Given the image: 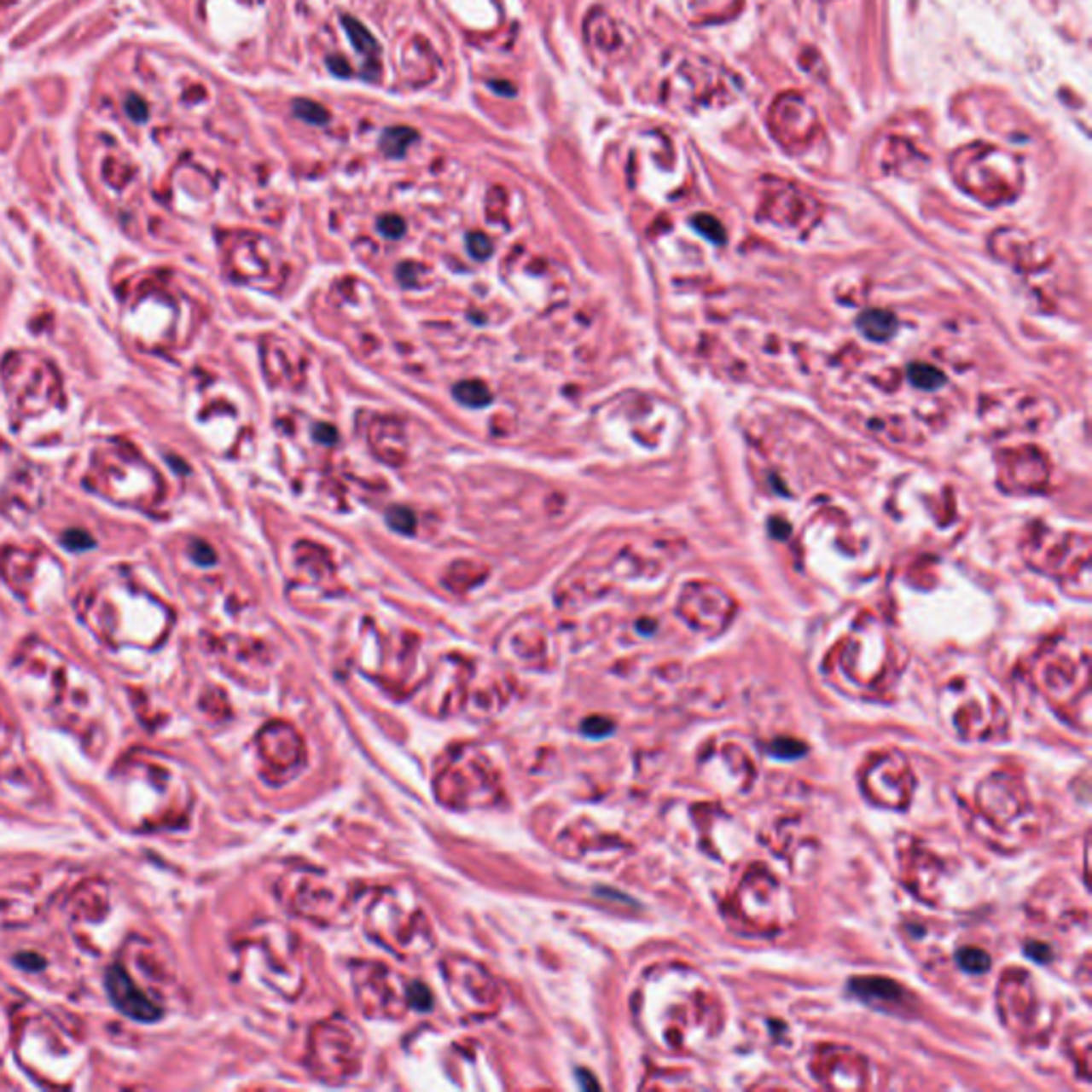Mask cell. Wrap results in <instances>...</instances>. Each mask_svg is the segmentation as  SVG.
<instances>
[{
	"instance_id": "cell-23",
	"label": "cell",
	"mask_w": 1092,
	"mask_h": 1092,
	"mask_svg": "<svg viewBox=\"0 0 1092 1092\" xmlns=\"http://www.w3.org/2000/svg\"><path fill=\"white\" fill-rule=\"evenodd\" d=\"M909 375H911V380H913V384H915V386L928 388V391H932V388L941 386V382L945 380V378H943L941 371L932 369L930 365H913V369L909 371Z\"/></svg>"
},
{
	"instance_id": "cell-18",
	"label": "cell",
	"mask_w": 1092,
	"mask_h": 1092,
	"mask_svg": "<svg viewBox=\"0 0 1092 1092\" xmlns=\"http://www.w3.org/2000/svg\"><path fill=\"white\" fill-rule=\"evenodd\" d=\"M418 139V132L410 126H392L382 132L380 148L388 158H399L408 152L410 145Z\"/></svg>"
},
{
	"instance_id": "cell-16",
	"label": "cell",
	"mask_w": 1092,
	"mask_h": 1092,
	"mask_svg": "<svg viewBox=\"0 0 1092 1092\" xmlns=\"http://www.w3.org/2000/svg\"><path fill=\"white\" fill-rule=\"evenodd\" d=\"M851 992H856L857 996H862L864 1001L881 998V1001L892 1002L900 996V988L894 984V981L879 979V977H864V979L851 981Z\"/></svg>"
},
{
	"instance_id": "cell-24",
	"label": "cell",
	"mask_w": 1092,
	"mask_h": 1092,
	"mask_svg": "<svg viewBox=\"0 0 1092 1092\" xmlns=\"http://www.w3.org/2000/svg\"><path fill=\"white\" fill-rule=\"evenodd\" d=\"M386 520L388 525L399 533H412L414 525H416V519H414V514L408 510V508H392V510L388 512Z\"/></svg>"
},
{
	"instance_id": "cell-25",
	"label": "cell",
	"mask_w": 1092,
	"mask_h": 1092,
	"mask_svg": "<svg viewBox=\"0 0 1092 1092\" xmlns=\"http://www.w3.org/2000/svg\"><path fill=\"white\" fill-rule=\"evenodd\" d=\"M802 753H804V745L792 741V738H781V741H775L770 745V755H775V758H781V759L800 758Z\"/></svg>"
},
{
	"instance_id": "cell-36",
	"label": "cell",
	"mask_w": 1092,
	"mask_h": 1092,
	"mask_svg": "<svg viewBox=\"0 0 1092 1092\" xmlns=\"http://www.w3.org/2000/svg\"><path fill=\"white\" fill-rule=\"evenodd\" d=\"M506 85L508 81H491V88H493L495 92H502V94L506 92L508 96H512V94H514V88H506Z\"/></svg>"
},
{
	"instance_id": "cell-28",
	"label": "cell",
	"mask_w": 1092,
	"mask_h": 1092,
	"mask_svg": "<svg viewBox=\"0 0 1092 1092\" xmlns=\"http://www.w3.org/2000/svg\"><path fill=\"white\" fill-rule=\"evenodd\" d=\"M378 229H380V233L384 235V237L397 239V237H401V235H404L405 222L401 220L399 216H395V213H386V216H382L378 220Z\"/></svg>"
},
{
	"instance_id": "cell-19",
	"label": "cell",
	"mask_w": 1092,
	"mask_h": 1092,
	"mask_svg": "<svg viewBox=\"0 0 1092 1092\" xmlns=\"http://www.w3.org/2000/svg\"><path fill=\"white\" fill-rule=\"evenodd\" d=\"M452 395H455V399L459 404L469 405V408H485L493 399L486 384L480 382V380H463V382H459L452 388Z\"/></svg>"
},
{
	"instance_id": "cell-14",
	"label": "cell",
	"mask_w": 1092,
	"mask_h": 1092,
	"mask_svg": "<svg viewBox=\"0 0 1092 1092\" xmlns=\"http://www.w3.org/2000/svg\"><path fill=\"white\" fill-rule=\"evenodd\" d=\"M107 992H109L113 1005L128 1018L139 1019V1022H154L162 1015L160 1001L149 990L136 984L119 962H115L107 973Z\"/></svg>"
},
{
	"instance_id": "cell-15",
	"label": "cell",
	"mask_w": 1092,
	"mask_h": 1092,
	"mask_svg": "<svg viewBox=\"0 0 1092 1092\" xmlns=\"http://www.w3.org/2000/svg\"><path fill=\"white\" fill-rule=\"evenodd\" d=\"M34 768L37 766H32L17 751H3L0 753V787L15 798H32L41 785Z\"/></svg>"
},
{
	"instance_id": "cell-33",
	"label": "cell",
	"mask_w": 1092,
	"mask_h": 1092,
	"mask_svg": "<svg viewBox=\"0 0 1092 1092\" xmlns=\"http://www.w3.org/2000/svg\"><path fill=\"white\" fill-rule=\"evenodd\" d=\"M327 64L331 67V71L335 73V75H340V77H348L350 75L348 62H346L344 58H340V55H333V58H328Z\"/></svg>"
},
{
	"instance_id": "cell-4",
	"label": "cell",
	"mask_w": 1092,
	"mask_h": 1092,
	"mask_svg": "<svg viewBox=\"0 0 1092 1092\" xmlns=\"http://www.w3.org/2000/svg\"><path fill=\"white\" fill-rule=\"evenodd\" d=\"M85 485L105 497L128 502L132 506L156 502L162 493V480L156 468L145 463L139 450L124 442L96 450Z\"/></svg>"
},
{
	"instance_id": "cell-11",
	"label": "cell",
	"mask_w": 1092,
	"mask_h": 1092,
	"mask_svg": "<svg viewBox=\"0 0 1092 1092\" xmlns=\"http://www.w3.org/2000/svg\"><path fill=\"white\" fill-rule=\"evenodd\" d=\"M444 977L450 988V996H455L461 1009H468L469 1014H486L495 1009L493 1005L499 998L497 984L476 962L463 958L446 960Z\"/></svg>"
},
{
	"instance_id": "cell-13",
	"label": "cell",
	"mask_w": 1092,
	"mask_h": 1092,
	"mask_svg": "<svg viewBox=\"0 0 1092 1092\" xmlns=\"http://www.w3.org/2000/svg\"><path fill=\"white\" fill-rule=\"evenodd\" d=\"M489 768V764L478 762L469 755L461 762L450 764L438 781L439 798L446 800L444 804L468 806L489 800L491 789L497 787Z\"/></svg>"
},
{
	"instance_id": "cell-2",
	"label": "cell",
	"mask_w": 1092,
	"mask_h": 1092,
	"mask_svg": "<svg viewBox=\"0 0 1092 1092\" xmlns=\"http://www.w3.org/2000/svg\"><path fill=\"white\" fill-rule=\"evenodd\" d=\"M85 619L113 647H156L169 630V610L143 591L124 584L101 587L88 597Z\"/></svg>"
},
{
	"instance_id": "cell-6",
	"label": "cell",
	"mask_w": 1092,
	"mask_h": 1092,
	"mask_svg": "<svg viewBox=\"0 0 1092 1092\" xmlns=\"http://www.w3.org/2000/svg\"><path fill=\"white\" fill-rule=\"evenodd\" d=\"M68 1041L71 1037L64 1035L58 1024L49 1022L45 1015H38L20 1024L15 1049L24 1065L37 1077L55 1083V1073L62 1079L71 1077L81 1060L77 1043H68Z\"/></svg>"
},
{
	"instance_id": "cell-10",
	"label": "cell",
	"mask_w": 1092,
	"mask_h": 1092,
	"mask_svg": "<svg viewBox=\"0 0 1092 1092\" xmlns=\"http://www.w3.org/2000/svg\"><path fill=\"white\" fill-rule=\"evenodd\" d=\"M256 746H258L264 779L271 783H286L301 770L305 762V746L301 736L288 723L273 721L260 729Z\"/></svg>"
},
{
	"instance_id": "cell-1",
	"label": "cell",
	"mask_w": 1092,
	"mask_h": 1092,
	"mask_svg": "<svg viewBox=\"0 0 1092 1092\" xmlns=\"http://www.w3.org/2000/svg\"><path fill=\"white\" fill-rule=\"evenodd\" d=\"M15 665H20L24 681L37 682L34 695L41 698L45 711L77 732L84 742L92 746L94 738L105 734V695L88 672L41 642L26 644Z\"/></svg>"
},
{
	"instance_id": "cell-32",
	"label": "cell",
	"mask_w": 1092,
	"mask_h": 1092,
	"mask_svg": "<svg viewBox=\"0 0 1092 1092\" xmlns=\"http://www.w3.org/2000/svg\"><path fill=\"white\" fill-rule=\"evenodd\" d=\"M126 109L132 115V119H145V115H148V107L143 105L141 98H128Z\"/></svg>"
},
{
	"instance_id": "cell-5",
	"label": "cell",
	"mask_w": 1092,
	"mask_h": 1092,
	"mask_svg": "<svg viewBox=\"0 0 1092 1092\" xmlns=\"http://www.w3.org/2000/svg\"><path fill=\"white\" fill-rule=\"evenodd\" d=\"M3 380L15 416H43L51 410L64 408L58 371L37 354H7L3 363Z\"/></svg>"
},
{
	"instance_id": "cell-27",
	"label": "cell",
	"mask_w": 1092,
	"mask_h": 1092,
	"mask_svg": "<svg viewBox=\"0 0 1092 1092\" xmlns=\"http://www.w3.org/2000/svg\"><path fill=\"white\" fill-rule=\"evenodd\" d=\"M62 544L71 550H85V549H92L94 540L88 531L84 529H71L62 536Z\"/></svg>"
},
{
	"instance_id": "cell-8",
	"label": "cell",
	"mask_w": 1092,
	"mask_h": 1092,
	"mask_svg": "<svg viewBox=\"0 0 1092 1092\" xmlns=\"http://www.w3.org/2000/svg\"><path fill=\"white\" fill-rule=\"evenodd\" d=\"M354 985L361 1009L369 1015H399L405 1007L427 1009L429 1005L421 1001V996H429L425 985H404L391 968L380 964H363L361 971L354 973Z\"/></svg>"
},
{
	"instance_id": "cell-3",
	"label": "cell",
	"mask_w": 1092,
	"mask_h": 1092,
	"mask_svg": "<svg viewBox=\"0 0 1092 1092\" xmlns=\"http://www.w3.org/2000/svg\"><path fill=\"white\" fill-rule=\"evenodd\" d=\"M118 770L126 809L141 828H175L190 809L188 783L169 764L132 755Z\"/></svg>"
},
{
	"instance_id": "cell-9",
	"label": "cell",
	"mask_w": 1092,
	"mask_h": 1092,
	"mask_svg": "<svg viewBox=\"0 0 1092 1092\" xmlns=\"http://www.w3.org/2000/svg\"><path fill=\"white\" fill-rule=\"evenodd\" d=\"M361 1032L346 1019L320 1024L311 1035V1060L320 1077L328 1082L352 1077L361 1066Z\"/></svg>"
},
{
	"instance_id": "cell-37",
	"label": "cell",
	"mask_w": 1092,
	"mask_h": 1092,
	"mask_svg": "<svg viewBox=\"0 0 1092 1092\" xmlns=\"http://www.w3.org/2000/svg\"><path fill=\"white\" fill-rule=\"evenodd\" d=\"M0 723H3V712H0Z\"/></svg>"
},
{
	"instance_id": "cell-20",
	"label": "cell",
	"mask_w": 1092,
	"mask_h": 1092,
	"mask_svg": "<svg viewBox=\"0 0 1092 1092\" xmlns=\"http://www.w3.org/2000/svg\"><path fill=\"white\" fill-rule=\"evenodd\" d=\"M341 26L346 28L350 43H352V47L358 51V54H375V51H378V43H375L374 34H371L361 21L354 20V17L350 15H344L341 17Z\"/></svg>"
},
{
	"instance_id": "cell-21",
	"label": "cell",
	"mask_w": 1092,
	"mask_h": 1092,
	"mask_svg": "<svg viewBox=\"0 0 1092 1092\" xmlns=\"http://www.w3.org/2000/svg\"><path fill=\"white\" fill-rule=\"evenodd\" d=\"M293 111L299 119H303L307 124H318V126L327 124L328 118H331L327 107H322L320 102L307 101V98H297L293 102Z\"/></svg>"
},
{
	"instance_id": "cell-29",
	"label": "cell",
	"mask_w": 1092,
	"mask_h": 1092,
	"mask_svg": "<svg viewBox=\"0 0 1092 1092\" xmlns=\"http://www.w3.org/2000/svg\"><path fill=\"white\" fill-rule=\"evenodd\" d=\"M694 226L695 229L702 230L704 235L712 239V241H723V229H721L719 222L711 216H698L694 218Z\"/></svg>"
},
{
	"instance_id": "cell-26",
	"label": "cell",
	"mask_w": 1092,
	"mask_h": 1092,
	"mask_svg": "<svg viewBox=\"0 0 1092 1092\" xmlns=\"http://www.w3.org/2000/svg\"><path fill=\"white\" fill-rule=\"evenodd\" d=\"M468 250L473 258L478 260H485L486 256H491V250H493V243L491 239L486 237L485 233H469L468 235Z\"/></svg>"
},
{
	"instance_id": "cell-22",
	"label": "cell",
	"mask_w": 1092,
	"mask_h": 1092,
	"mask_svg": "<svg viewBox=\"0 0 1092 1092\" xmlns=\"http://www.w3.org/2000/svg\"><path fill=\"white\" fill-rule=\"evenodd\" d=\"M958 964L968 973H985L992 964L990 956L977 947H964L958 951Z\"/></svg>"
},
{
	"instance_id": "cell-12",
	"label": "cell",
	"mask_w": 1092,
	"mask_h": 1092,
	"mask_svg": "<svg viewBox=\"0 0 1092 1092\" xmlns=\"http://www.w3.org/2000/svg\"><path fill=\"white\" fill-rule=\"evenodd\" d=\"M43 486L34 465L0 442V506L20 512H34L41 506Z\"/></svg>"
},
{
	"instance_id": "cell-17",
	"label": "cell",
	"mask_w": 1092,
	"mask_h": 1092,
	"mask_svg": "<svg viewBox=\"0 0 1092 1092\" xmlns=\"http://www.w3.org/2000/svg\"><path fill=\"white\" fill-rule=\"evenodd\" d=\"M857 327L864 331L866 337L874 341H883L894 333L896 328V318L890 314V311H883V310H870L864 311L857 320Z\"/></svg>"
},
{
	"instance_id": "cell-7",
	"label": "cell",
	"mask_w": 1092,
	"mask_h": 1092,
	"mask_svg": "<svg viewBox=\"0 0 1092 1092\" xmlns=\"http://www.w3.org/2000/svg\"><path fill=\"white\" fill-rule=\"evenodd\" d=\"M367 930L401 954H425L433 947V932L421 907L405 904L395 892H384L367 911Z\"/></svg>"
},
{
	"instance_id": "cell-35",
	"label": "cell",
	"mask_w": 1092,
	"mask_h": 1092,
	"mask_svg": "<svg viewBox=\"0 0 1092 1092\" xmlns=\"http://www.w3.org/2000/svg\"><path fill=\"white\" fill-rule=\"evenodd\" d=\"M1026 950H1028V954H1032V950H1035V947L1028 945ZM1031 958H1035V960H1049V950H1048V947H1037V954H1035V956H1031Z\"/></svg>"
},
{
	"instance_id": "cell-34",
	"label": "cell",
	"mask_w": 1092,
	"mask_h": 1092,
	"mask_svg": "<svg viewBox=\"0 0 1092 1092\" xmlns=\"http://www.w3.org/2000/svg\"><path fill=\"white\" fill-rule=\"evenodd\" d=\"M316 431H320V433H324V435H318V439H320V442H328V444H331V442H335V429H331V427H327V425H320V427H318V429H316Z\"/></svg>"
},
{
	"instance_id": "cell-31",
	"label": "cell",
	"mask_w": 1092,
	"mask_h": 1092,
	"mask_svg": "<svg viewBox=\"0 0 1092 1092\" xmlns=\"http://www.w3.org/2000/svg\"><path fill=\"white\" fill-rule=\"evenodd\" d=\"M583 729L591 734V736H604V734H608L613 729V723L606 719H600V717H593V719L584 721Z\"/></svg>"
},
{
	"instance_id": "cell-30",
	"label": "cell",
	"mask_w": 1092,
	"mask_h": 1092,
	"mask_svg": "<svg viewBox=\"0 0 1092 1092\" xmlns=\"http://www.w3.org/2000/svg\"><path fill=\"white\" fill-rule=\"evenodd\" d=\"M192 557H195V561L200 563V566H209V563L216 561V553H213L205 542H195V544H192Z\"/></svg>"
}]
</instances>
